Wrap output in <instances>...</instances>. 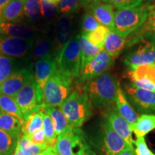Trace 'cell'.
Wrapping results in <instances>:
<instances>
[{"label": "cell", "instance_id": "1", "mask_svg": "<svg viewBox=\"0 0 155 155\" xmlns=\"http://www.w3.org/2000/svg\"><path fill=\"white\" fill-rule=\"evenodd\" d=\"M59 108L69 124L75 129H79L92 116L94 106L83 85L76 84L75 88Z\"/></svg>", "mask_w": 155, "mask_h": 155}, {"label": "cell", "instance_id": "2", "mask_svg": "<svg viewBox=\"0 0 155 155\" xmlns=\"http://www.w3.org/2000/svg\"><path fill=\"white\" fill-rule=\"evenodd\" d=\"M94 108L103 109L114 103L120 88L118 78L113 73L106 71L83 85Z\"/></svg>", "mask_w": 155, "mask_h": 155}, {"label": "cell", "instance_id": "3", "mask_svg": "<svg viewBox=\"0 0 155 155\" xmlns=\"http://www.w3.org/2000/svg\"><path fill=\"white\" fill-rule=\"evenodd\" d=\"M151 12L149 4L114 11V32L127 38L144 24Z\"/></svg>", "mask_w": 155, "mask_h": 155}, {"label": "cell", "instance_id": "4", "mask_svg": "<svg viewBox=\"0 0 155 155\" xmlns=\"http://www.w3.org/2000/svg\"><path fill=\"white\" fill-rule=\"evenodd\" d=\"M91 144L98 151L99 155H117L125 149L130 147L114 131L103 116L101 118L98 128L95 131Z\"/></svg>", "mask_w": 155, "mask_h": 155}, {"label": "cell", "instance_id": "5", "mask_svg": "<svg viewBox=\"0 0 155 155\" xmlns=\"http://www.w3.org/2000/svg\"><path fill=\"white\" fill-rule=\"evenodd\" d=\"M73 79L56 68L55 72L46 83L43 90V104L59 107L72 92Z\"/></svg>", "mask_w": 155, "mask_h": 155}, {"label": "cell", "instance_id": "6", "mask_svg": "<svg viewBox=\"0 0 155 155\" xmlns=\"http://www.w3.org/2000/svg\"><path fill=\"white\" fill-rule=\"evenodd\" d=\"M128 48L123 61L128 69L155 63V32L144 35Z\"/></svg>", "mask_w": 155, "mask_h": 155}, {"label": "cell", "instance_id": "7", "mask_svg": "<svg viewBox=\"0 0 155 155\" xmlns=\"http://www.w3.org/2000/svg\"><path fill=\"white\" fill-rule=\"evenodd\" d=\"M57 68L72 79L80 74L81 58L79 46V35L71 37L56 56Z\"/></svg>", "mask_w": 155, "mask_h": 155}, {"label": "cell", "instance_id": "8", "mask_svg": "<svg viewBox=\"0 0 155 155\" xmlns=\"http://www.w3.org/2000/svg\"><path fill=\"white\" fill-rule=\"evenodd\" d=\"M122 90L137 113L155 114V92L137 88L131 82L124 83Z\"/></svg>", "mask_w": 155, "mask_h": 155}, {"label": "cell", "instance_id": "9", "mask_svg": "<svg viewBox=\"0 0 155 155\" xmlns=\"http://www.w3.org/2000/svg\"><path fill=\"white\" fill-rule=\"evenodd\" d=\"M14 98L22 111L25 121L30 114L40 111L43 106V96L38 91L34 78L29 81Z\"/></svg>", "mask_w": 155, "mask_h": 155}, {"label": "cell", "instance_id": "10", "mask_svg": "<svg viewBox=\"0 0 155 155\" xmlns=\"http://www.w3.org/2000/svg\"><path fill=\"white\" fill-rule=\"evenodd\" d=\"M114 58L103 50L92 61L81 68L75 83L78 85H83L88 81L92 80L108 71L114 65Z\"/></svg>", "mask_w": 155, "mask_h": 155}, {"label": "cell", "instance_id": "11", "mask_svg": "<svg viewBox=\"0 0 155 155\" xmlns=\"http://www.w3.org/2000/svg\"><path fill=\"white\" fill-rule=\"evenodd\" d=\"M35 39L24 40L0 34V55L12 58L30 55Z\"/></svg>", "mask_w": 155, "mask_h": 155}, {"label": "cell", "instance_id": "12", "mask_svg": "<svg viewBox=\"0 0 155 155\" xmlns=\"http://www.w3.org/2000/svg\"><path fill=\"white\" fill-rule=\"evenodd\" d=\"M101 115L108 122L114 131L119 134L130 147H134L132 131L130 125L119 114L115 104L112 103L102 109Z\"/></svg>", "mask_w": 155, "mask_h": 155}, {"label": "cell", "instance_id": "13", "mask_svg": "<svg viewBox=\"0 0 155 155\" xmlns=\"http://www.w3.org/2000/svg\"><path fill=\"white\" fill-rule=\"evenodd\" d=\"M85 141L86 137L80 128L64 131L57 136L55 147L58 155H75Z\"/></svg>", "mask_w": 155, "mask_h": 155}, {"label": "cell", "instance_id": "14", "mask_svg": "<svg viewBox=\"0 0 155 155\" xmlns=\"http://www.w3.org/2000/svg\"><path fill=\"white\" fill-rule=\"evenodd\" d=\"M32 64L28 68L15 71L0 86V95L14 97L25 85L34 78Z\"/></svg>", "mask_w": 155, "mask_h": 155}, {"label": "cell", "instance_id": "15", "mask_svg": "<svg viewBox=\"0 0 155 155\" xmlns=\"http://www.w3.org/2000/svg\"><path fill=\"white\" fill-rule=\"evenodd\" d=\"M56 68V55L54 53L48 54L34 63V79L38 91L42 96L45 86L55 72Z\"/></svg>", "mask_w": 155, "mask_h": 155}, {"label": "cell", "instance_id": "16", "mask_svg": "<svg viewBox=\"0 0 155 155\" xmlns=\"http://www.w3.org/2000/svg\"><path fill=\"white\" fill-rule=\"evenodd\" d=\"M72 25V16L61 15L56 19L53 36V52L56 56L71 38Z\"/></svg>", "mask_w": 155, "mask_h": 155}, {"label": "cell", "instance_id": "17", "mask_svg": "<svg viewBox=\"0 0 155 155\" xmlns=\"http://www.w3.org/2000/svg\"><path fill=\"white\" fill-rule=\"evenodd\" d=\"M0 34L12 38L30 40L39 35L38 28L28 23H13L0 21Z\"/></svg>", "mask_w": 155, "mask_h": 155}, {"label": "cell", "instance_id": "18", "mask_svg": "<svg viewBox=\"0 0 155 155\" xmlns=\"http://www.w3.org/2000/svg\"><path fill=\"white\" fill-rule=\"evenodd\" d=\"M101 25L106 27L109 31L114 32V10L111 5L104 2L92 4L86 8Z\"/></svg>", "mask_w": 155, "mask_h": 155}, {"label": "cell", "instance_id": "19", "mask_svg": "<svg viewBox=\"0 0 155 155\" xmlns=\"http://www.w3.org/2000/svg\"><path fill=\"white\" fill-rule=\"evenodd\" d=\"M114 104L117 111L129 123L131 129L134 126L139 116L129 102L121 87L118 90Z\"/></svg>", "mask_w": 155, "mask_h": 155}, {"label": "cell", "instance_id": "20", "mask_svg": "<svg viewBox=\"0 0 155 155\" xmlns=\"http://www.w3.org/2000/svg\"><path fill=\"white\" fill-rule=\"evenodd\" d=\"M53 41V36L45 33L39 34L35 38V44L30 54L31 61L35 62L48 54L54 53Z\"/></svg>", "mask_w": 155, "mask_h": 155}, {"label": "cell", "instance_id": "21", "mask_svg": "<svg viewBox=\"0 0 155 155\" xmlns=\"http://www.w3.org/2000/svg\"><path fill=\"white\" fill-rule=\"evenodd\" d=\"M24 7V2L12 0L3 10L0 21L13 23L26 22Z\"/></svg>", "mask_w": 155, "mask_h": 155}, {"label": "cell", "instance_id": "22", "mask_svg": "<svg viewBox=\"0 0 155 155\" xmlns=\"http://www.w3.org/2000/svg\"><path fill=\"white\" fill-rule=\"evenodd\" d=\"M41 110L48 114L52 119L55 134L57 136L73 128L69 124L65 115L59 107L45 106L43 104Z\"/></svg>", "mask_w": 155, "mask_h": 155}, {"label": "cell", "instance_id": "23", "mask_svg": "<svg viewBox=\"0 0 155 155\" xmlns=\"http://www.w3.org/2000/svg\"><path fill=\"white\" fill-rule=\"evenodd\" d=\"M127 45V41L124 38H121L114 32L108 31L104 42V50L115 59L121 54Z\"/></svg>", "mask_w": 155, "mask_h": 155}, {"label": "cell", "instance_id": "24", "mask_svg": "<svg viewBox=\"0 0 155 155\" xmlns=\"http://www.w3.org/2000/svg\"><path fill=\"white\" fill-rule=\"evenodd\" d=\"M22 123L15 116L0 110V129L9 134L19 138L22 134Z\"/></svg>", "mask_w": 155, "mask_h": 155}, {"label": "cell", "instance_id": "25", "mask_svg": "<svg viewBox=\"0 0 155 155\" xmlns=\"http://www.w3.org/2000/svg\"><path fill=\"white\" fill-rule=\"evenodd\" d=\"M127 76L131 82L147 80L155 84V67L154 64H147L129 68L127 71Z\"/></svg>", "mask_w": 155, "mask_h": 155}, {"label": "cell", "instance_id": "26", "mask_svg": "<svg viewBox=\"0 0 155 155\" xmlns=\"http://www.w3.org/2000/svg\"><path fill=\"white\" fill-rule=\"evenodd\" d=\"M79 46L81 58V70L103 50L92 45L83 35H79Z\"/></svg>", "mask_w": 155, "mask_h": 155}, {"label": "cell", "instance_id": "27", "mask_svg": "<svg viewBox=\"0 0 155 155\" xmlns=\"http://www.w3.org/2000/svg\"><path fill=\"white\" fill-rule=\"evenodd\" d=\"M155 129V114H141L131 128L137 137H144Z\"/></svg>", "mask_w": 155, "mask_h": 155}, {"label": "cell", "instance_id": "28", "mask_svg": "<svg viewBox=\"0 0 155 155\" xmlns=\"http://www.w3.org/2000/svg\"><path fill=\"white\" fill-rule=\"evenodd\" d=\"M149 32H155V9L150 12L144 24L128 37L129 40L127 41V46H131L141 36Z\"/></svg>", "mask_w": 155, "mask_h": 155}, {"label": "cell", "instance_id": "29", "mask_svg": "<svg viewBox=\"0 0 155 155\" xmlns=\"http://www.w3.org/2000/svg\"><path fill=\"white\" fill-rule=\"evenodd\" d=\"M43 111H40L34 112L25 119L22 125V134L26 136H30L36 131L42 129L43 126Z\"/></svg>", "mask_w": 155, "mask_h": 155}, {"label": "cell", "instance_id": "30", "mask_svg": "<svg viewBox=\"0 0 155 155\" xmlns=\"http://www.w3.org/2000/svg\"><path fill=\"white\" fill-rule=\"evenodd\" d=\"M0 110L17 117L22 122V125L24 124L25 119L22 111L13 97L0 95Z\"/></svg>", "mask_w": 155, "mask_h": 155}, {"label": "cell", "instance_id": "31", "mask_svg": "<svg viewBox=\"0 0 155 155\" xmlns=\"http://www.w3.org/2000/svg\"><path fill=\"white\" fill-rule=\"evenodd\" d=\"M26 22L35 26L41 19L40 0H27L24 2Z\"/></svg>", "mask_w": 155, "mask_h": 155}, {"label": "cell", "instance_id": "32", "mask_svg": "<svg viewBox=\"0 0 155 155\" xmlns=\"http://www.w3.org/2000/svg\"><path fill=\"white\" fill-rule=\"evenodd\" d=\"M40 12L41 18L47 24H51L58 19V15L60 14L58 5L49 0H40Z\"/></svg>", "mask_w": 155, "mask_h": 155}, {"label": "cell", "instance_id": "33", "mask_svg": "<svg viewBox=\"0 0 155 155\" xmlns=\"http://www.w3.org/2000/svg\"><path fill=\"white\" fill-rule=\"evenodd\" d=\"M18 140V138L0 129V155L14 154Z\"/></svg>", "mask_w": 155, "mask_h": 155}, {"label": "cell", "instance_id": "34", "mask_svg": "<svg viewBox=\"0 0 155 155\" xmlns=\"http://www.w3.org/2000/svg\"><path fill=\"white\" fill-rule=\"evenodd\" d=\"M18 68V63L15 58L0 55V86L11 74Z\"/></svg>", "mask_w": 155, "mask_h": 155}, {"label": "cell", "instance_id": "35", "mask_svg": "<svg viewBox=\"0 0 155 155\" xmlns=\"http://www.w3.org/2000/svg\"><path fill=\"white\" fill-rule=\"evenodd\" d=\"M108 31L109 30L106 27L100 25L96 30L89 32L84 36L94 46H96V47L104 50V42H105L106 37L107 35Z\"/></svg>", "mask_w": 155, "mask_h": 155}, {"label": "cell", "instance_id": "36", "mask_svg": "<svg viewBox=\"0 0 155 155\" xmlns=\"http://www.w3.org/2000/svg\"><path fill=\"white\" fill-rule=\"evenodd\" d=\"M17 146L30 155H39L43 151L48 145H38L32 143L26 135L21 134L19 137Z\"/></svg>", "mask_w": 155, "mask_h": 155}, {"label": "cell", "instance_id": "37", "mask_svg": "<svg viewBox=\"0 0 155 155\" xmlns=\"http://www.w3.org/2000/svg\"><path fill=\"white\" fill-rule=\"evenodd\" d=\"M80 0H61L58 3L59 13L65 16H73L81 10Z\"/></svg>", "mask_w": 155, "mask_h": 155}, {"label": "cell", "instance_id": "38", "mask_svg": "<svg viewBox=\"0 0 155 155\" xmlns=\"http://www.w3.org/2000/svg\"><path fill=\"white\" fill-rule=\"evenodd\" d=\"M43 126H42V129H43L45 134L46 139H47L48 144L49 146L51 145H55L56 141H57V135H56L55 131V128L50 116L43 111Z\"/></svg>", "mask_w": 155, "mask_h": 155}, {"label": "cell", "instance_id": "39", "mask_svg": "<svg viewBox=\"0 0 155 155\" xmlns=\"http://www.w3.org/2000/svg\"><path fill=\"white\" fill-rule=\"evenodd\" d=\"M99 22L95 19V17L91 14L86 12L83 15L81 19V35H86L89 32L96 30L100 26Z\"/></svg>", "mask_w": 155, "mask_h": 155}, {"label": "cell", "instance_id": "40", "mask_svg": "<svg viewBox=\"0 0 155 155\" xmlns=\"http://www.w3.org/2000/svg\"><path fill=\"white\" fill-rule=\"evenodd\" d=\"M143 0H106V3L111 5L116 9H128L142 5Z\"/></svg>", "mask_w": 155, "mask_h": 155}, {"label": "cell", "instance_id": "41", "mask_svg": "<svg viewBox=\"0 0 155 155\" xmlns=\"http://www.w3.org/2000/svg\"><path fill=\"white\" fill-rule=\"evenodd\" d=\"M134 144L136 146L137 155H155L147 147L144 137H137Z\"/></svg>", "mask_w": 155, "mask_h": 155}, {"label": "cell", "instance_id": "42", "mask_svg": "<svg viewBox=\"0 0 155 155\" xmlns=\"http://www.w3.org/2000/svg\"><path fill=\"white\" fill-rule=\"evenodd\" d=\"M28 138L31 142L35 144L48 145V146H49L48 144L47 139H46L45 134V132L42 129L36 131L35 132L32 133V134L28 136Z\"/></svg>", "mask_w": 155, "mask_h": 155}, {"label": "cell", "instance_id": "43", "mask_svg": "<svg viewBox=\"0 0 155 155\" xmlns=\"http://www.w3.org/2000/svg\"><path fill=\"white\" fill-rule=\"evenodd\" d=\"M137 86V88L143 89V90L155 92V84L147 80H138L131 82Z\"/></svg>", "mask_w": 155, "mask_h": 155}, {"label": "cell", "instance_id": "44", "mask_svg": "<svg viewBox=\"0 0 155 155\" xmlns=\"http://www.w3.org/2000/svg\"><path fill=\"white\" fill-rule=\"evenodd\" d=\"M75 155H97V154L89 145L88 143H87L86 139V141L83 143V144L79 147L78 150L75 152Z\"/></svg>", "mask_w": 155, "mask_h": 155}, {"label": "cell", "instance_id": "45", "mask_svg": "<svg viewBox=\"0 0 155 155\" xmlns=\"http://www.w3.org/2000/svg\"><path fill=\"white\" fill-rule=\"evenodd\" d=\"M39 155H58L55 145L47 147Z\"/></svg>", "mask_w": 155, "mask_h": 155}, {"label": "cell", "instance_id": "46", "mask_svg": "<svg viewBox=\"0 0 155 155\" xmlns=\"http://www.w3.org/2000/svg\"><path fill=\"white\" fill-rule=\"evenodd\" d=\"M106 0H80L82 7L86 8L88 6L92 5V4L98 3V2H104L106 3Z\"/></svg>", "mask_w": 155, "mask_h": 155}, {"label": "cell", "instance_id": "47", "mask_svg": "<svg viewBox=\"0 0 155 155\" xmlns=\"http://www.w3.org/2000/svg\"><path fill=\"white\" fill-rule=\"evenodd\" d=\"M117 155H137L136 152L134 148H131V147H128V148L125 149L122 152L119 153Z\"/></svg>", "mask_w": 155, "mask_h": 155}, {"label": "cell", "instance_id": "48", "mask_svg": "<svg viewBox=\"0 0 155 155\" xmlns=\"http://www.w3.org/2000/svg\"><path fill=\"white\" fill-rule=\"evenodd\" d=\"M12 0H0V17H1L2 12L7 5Z\"/></svg>", "mask_w": 155, "mask_h": 155}, {"label": "cell", "instance_id": "49", "mask_svg": "<svg viewBox=\"0 0 155 155\" xmlns=\"http://www.w3.org/2000/svg\"><path fill=\"white\" fill-rule=\"evenodd\" d=\"M13 155H30L29 154H28L27 152H25L24 150H22V149H20L18 146H17L16 150H15L14 154Z\"/></svg>", "mask_w": 155, "mask_h": 155}, {"label": "cell", "instance_id": "50", "mask_svg": "<svg viewBox=\"0 0 155 155\" xmlns=\"http://www.w3.org/2000/svg\"><path fill=\"white\" fill-rule=\"evenodd\" d=\"M149 6H150V8L151 9V11L154 10V9H155V3L153 4V5H149Z\"/></svg>", "mask_w": 155, "mask_h": 155}, {"label": "cell", "instance_id": "51", "mask_svg": "<svg viewBox=\"0 0 155 155\" xmlns=\"http://www.w3.org/2000/svg\"><path fill=\"white\" fill-rule=\"evenodd\" d=\"M49 1L55 3V4H58V3L60 2V1H61V0H49Z\"/></svg>", "mask_w": 155, "mask_h": 155}, {"label": "cell", "instance_id": "52", "mask_svg": "<svg viewBox=\"0 0 155 155\" xmlns=\"http://www.w3.org/2000/svg\"><path fill=\"white\" fill-rule=\"evenodd\" d=\"M144 1H147V2H154V1H155V0H144Z\"/></svg>", "mask_w": 155, "mask_h": 155}, {"label": "cell", "instance_id": "53", "mask_svg": "<svg viewBox=\"0 0 155 155\" xmlns=\"http://www.w3.org/2000/svg\"><path fill=\"white\" fill-rule=\"evenodd\" d=\"M21 1H22V2H25V1H27V0H21Z\"/></svg>", "mask_w": 155, "mask_h": 155}, {"label": "cell", "instance_id": "54", "mask_svg": "<svg viewBox=\"0 0 155 155\" xmlns=\"http://www.w3.org/2000/svg\"><path fill=\"white\" fill-rule=\"evenodd\" d=\"M153 64H154V67H155V63H154Z\"/></svg>", "mask_w": 155, "mask_h": 155}]
</instances>
